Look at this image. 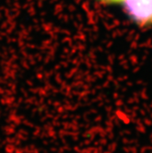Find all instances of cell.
<instances>
[{
	"mask_svg": "<svg viewBox=\"0 0 152 153\" xmlns=\"http://www.w3.org/2000/svg\"><path fill=\"white\" fill-rule=\"evenodd\" d=\"M123 12L139 29L152 27V0H121Z\"/></svg>",
	"mask_w": 152,
	"mask_h": 153,
	"instance_id": "1",
	"label": "cell"
},
{
	"mask_svg": "<svg viewBox=\"0 0 152 153\" xmlns=\"http://www.w3.org/2000/svg\"><path fill=\"white\" fill-rule=\"evenodd\" d=\"M96 1L105 5H116V4H119L121 0H96Z\"/></svg>",
	"mask_w": 152,
	"mask_h": 153,
	"instance_id": "2",
	"label": "cell"
}]
</instances>
